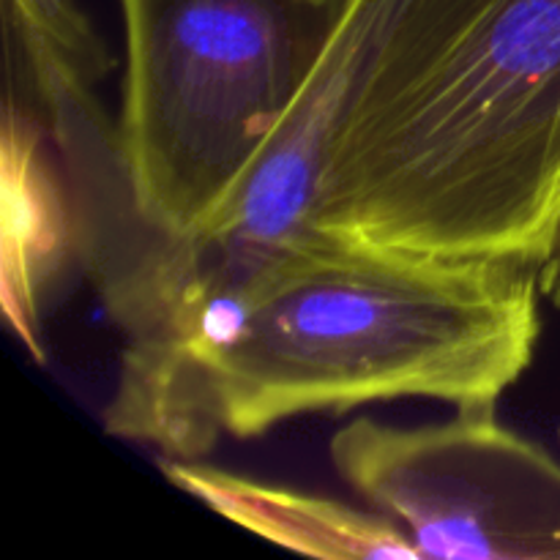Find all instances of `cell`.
Returning <instances> with one entry per match:
<instances>
[{
    "mask_svg": "<svg viewBox=\"0 0 560 560\" xmlns=\"http://www.w3.org/2000/svg\"><path fill=\"white\" fill-rule=\"evenodd\" d=\"M539 268L310 230L167 348L120 355L104 430L200 459L222 438L386 399H495L541 334Z\"/></svg>",
    "mask_w": 560,
    "mask_h": 560,
    "instance_id": "1",
    "label": "cell"
},
{
    "mask_svg": "<svg viewBox=\"0 0 560 560\" xmlns=\"http://www.w3.org/2000/svg\"><path fill=\"white\" fill-rule=\"evenodd\" d=\"M539 284L541 295L552 304H560V217L556 224V233H552L550 249H547V257L539 266Z\"/></svg>",
    "mask_w": 560,
    "mask_h": 560,
    "instance_id": "8",
    "label": "cell"
},
{
    "mask_svg": "<svg viewBox=\"0 0 560 560\" xmlns=\"http://www.w3.org/2000/svg\"><path fill=\"white\" fill-rule=\"evenodd\" d=\"M49 137L27 109L5 102L3 173V312L25 348L44 359L42 312L60 271L77 255V219L69 180Z\"/></svg>",
    "mask_w": 560,
    "mask_h": 560,
    "instance_id": "6",
    "label": "cell"
},
{
    "mask_svg": "<svg viewBox=\"0 0 560 560\" xmlns=\"http://www.w3.org/2000/svg\"><path fill=\"white\" fill-rule=\"evenodd\" d=\"M560 217V0H394L310 228L539 268Z\"/></svg>",
    "mask_w": 560,
    "mask_h": 560,
    "instance_id": "2",
    "label": "cell"
},
{
    "mask_svg": "<svg viewBox=\"0 0 560 560\" xmlns=\"http://www.w3.org/2000/svg\"><path fill=\"white\" fill-rule=\"evenodd\" d=\"M328 454L421 560H560V459L501 424L495 399L421 427L361 416Z\"/></svg>",
    "mask_w": 560,
    "mask_h": 560,
    "instance_id": "5",
    "label": "cell"
},
{
    "mask_svg": "<svg viewBox=\"0 0 560 560\" xmlns=\"http://www.w3.org/2000/svg\"><path fill=\"white\" fill-rule=\"evenodd\" d=\"M159 470L170 485L197 498L219 517L301 556L323 560H421L413 541L375 509L361 512L331 498L246 479L200 459L162 457Z\"/></svg>",
    "mask_w": 560,
    "mask_h": 560,
    "instance_id": "7",
    "label": "cell"
},
{
    "mask_svg": "<svg viewBox=\"0 0 560 560\" xmlns=\"http://www.w3.org/2000/svg\"><path fill=\"white\" fill-rule=\"evenodd\" d=\"M342 0H120L115 120L153 235L197 233L233 197L312 74Z\"/></svg>",
    "mask_w": 560,
    "mask_h": 560,
    "instance_id": "3",
    "label": "cell"
},
{
    "mask_svg": "<svg viewBox=\"0 0 560 560\" xmlns=\"http://www.w3.org/2000/svg\"><path fill=\"white\" fill-rule=\"evenodd\" d=\"M392 5L394 0H342L315 69L233 197L197 233H151L129 266L98 290L126 337L120 355L178 342L208 306L228 299L273 252L310 233L334 135Z\"/></svg>",
    "mask_w": 560,
    "mask_h": 560,
    "instance_id": "4",
    "label": "cell"
}]
</instances>
